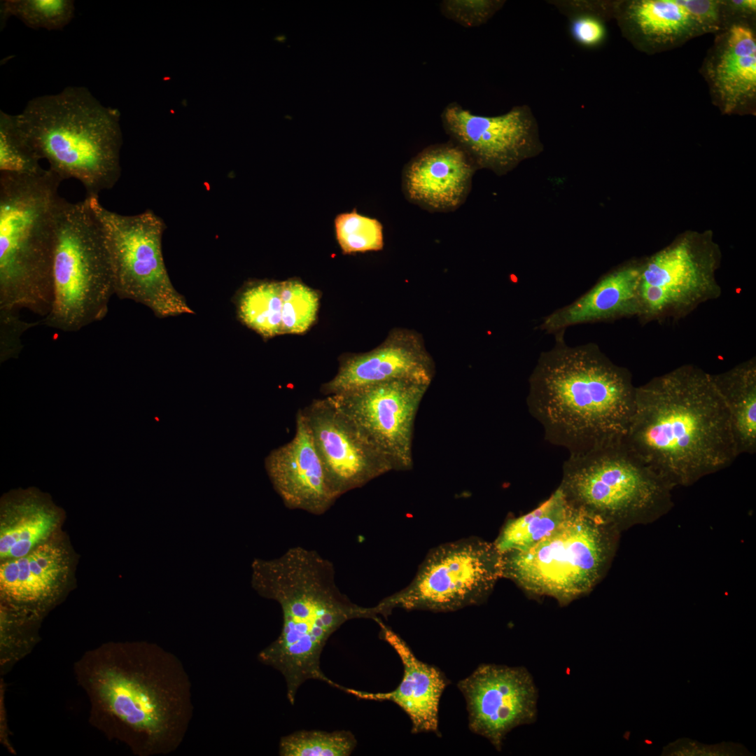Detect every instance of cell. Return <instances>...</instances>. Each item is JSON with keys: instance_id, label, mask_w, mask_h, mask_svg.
<instances>
[{"instance_id": "1", "label": "cell", "mask_w": 756, "mask_h": 756, "mask_svg": "<svg viewBox=\"0 0 756 756\" xmlns=\"http://www.w3.org/2000/svg\"><path fill=\"white\" fill-rule=\"evenodd\" d=\"M90 704L89 722L136 756L166 755L183 743L193 715L181 661L148 641L103 643L74 663Z\"/></svg>"}, {"instance_id": "2", "label": "cell", "mask_w": 756, "mask_h": 756, "mask_svg": "<svg viewBox=\"0 0 756 756\" xmlns=\"http://www.w3.org/2000/svg\"><path fill=\"white\" fill-rule=\"evenodd\" d=\"M626 443L673 487L738 457L727 407L711 374L683 365L636 387Z\"/></svg>"}, {"instance_id": "3", "label": "cell", "mask_w": 756, "mask_h": 756, "mask_svg": "<svg viewBox=\"0 0 756 756\" xmlns=\"http://www.w3.org/2000/svg\"><path fill=\"white\" fill-rule=\"evenodd\" d=\"M556 333L528 379L531 414L545 438L585 453L625 438L635 407L636 386L628 370L613 363L593 343L572 346Z\"/></svg>"}, {"instance_id": "4", "label": "cell", "mask_w": 756, "mask_h": 756, "mask_svg": "<svg viewBox=\"0 0 756 756\" xmlns=\"http://www.w3.org/2000/svg\"><path fill=\"white\" fill-rule=\"evenodd\" d=\"M251 585L281 609V633L259 652L258 659L284 676L289 702L294 704L298 689L309 680L341 690L342 686L321 670L323 650L346 622L379 618L377 606L353 603L338 588L332 562L316 550L300 546L289 548L277 558L255 559Z\"/></svg>"}, {"instance_id": "5", "label": "cell", "mask_w": 756, "mask_h": 756, "mask_svg": "<svg viewBox=\"0 0 756 756\" xmlns=\"http://www.w3.org/2000/svg\"><path fill=\"white\" fill-rule=\"evenodd\" d=\"M18 124L40 159L62 180H78L87 197L112 188L121 174L120 113L105 106L84 87L27 102L16 115Z\"/></svg>"}, {"instance_id": "6", "label": "cell", "mask_w": 756, "mask_h": 756, "mask_svg": "<svg viewBox=\"0 0 756 756\" xmlns=\"http://www.w3.org/2000/svg\"><path fill=\"white\" fill-rule=\"evenodd\" d=\"M62 179L54 172L0 173V309L46 316Z\"/></svg>"}, {"instance_id": "7", "label": "cell", "mask_w": 756, "mask_h": 756, "mask_svg": "<svg viewBox=\"0 0 756 756\" xmlns=\"http://www.w3.org/2000/svg\"><path fill=\"white\" fill-rule=\"evenodd\" d=\"M558 488L572 507L619 530L668 511L673 487L624 438L570 455Z\"/></svg>"}, {"instance_id": "8", "label": "cell", "mask_w": 756, "mask_h": 756, "mask_svg": "<svg viewBox=\"0 0 756 756\" xmlns=\"http://www.w3.org/2000/svg\"><path fill=\"white\" fill-rule=\"evenodd\" d=\"M52 302L41 324L76 332L104 318L115 294L109 253L87 198L59 202L52 264Z\"/></svg>"}, {"instance_id": "9", "label": "cell", "mask_w": 756, "mask_h": 756, "mask_svg": "<svg viewBox=\"0 0 756 756\" xmlns=\"http://www.w3.org/2000/svg\"><path fill=\"white\" fill-rule=\"evenodd\" d=\"M618 531L571 506L564 521L536 545L502 554L503 578L531 595L567 605L600 581L613 556Z\"/></svg>"}, {"instance_id": "10", "label": "cell", "mask_w": 756, "mask_h": 756, "mask_svg": "<svg viewBox=\"0 0 756 756\" xmlns=\"http://www.w3.org/2000/svg\"><path fill=\"white\" fill-rule=\"evenodd\" d=\"M86 198L105 238L115 294L145 305L160 318L194 314L174 287L164 264L162 218L151 210L119 214L102 206L98 196Z\"/></svg>"}, {"instance_id": "11", "label": "cell", "mask_w": 756, "mask_h": 756, "mask_svg": "<svg viewBox=\"0 0 756 756\" xmlns=\"http://www.w3.org/2000/svg\"><path fill=\"white\" fill-rule=\"evenodd\" d=\"M503 577V555L493 542L463 538L430 550L407 586L377 605L384 617L396 608L456 611L485 602Z\"/></svg>"}, {"instance_id": "12", "label": "cell", "mask_w": 756, "mask_h": 756, "mask_svg": "<svg viewBox=\"0 0 756 756\" xmlns=\"http://www.w3.org/2000/svg\"><path fill=\"white\" fill-rule=\"evenodd\" d=\"M430 385L393 380L328 396L388 461L393 470L412 468V438L421 402Z\"/></svg>"}, {"instance_id": "13", "label": "cell", "mask_w": 756, "mask_h": 756, "mask_svg": "<svg viewBox=\"0 0 756 756\" xmlns=\"http://www.w3.org/2000/svg\"><path fill=\"white\" fill-rule=\"evenodd\" d=\"M714 245L684 238L641 265L639 295L642 317L680 315L720 296Z\"/></svg>"}, {"instance_id": "14", "label": "cell", "mask_w": 756, "mask_h": 756, "mask_svg": "<svg viewBox=\"0 0 756 756\" xmlns=\"http://www.w3.org/2000/svg\"><path fill=\"white\" fill-rule=\"evenodd\" d=\"M441 120L450 140L468 154L477 169L503 174L541 150L537 122L527 105L486 116L451 102L444 108Z\"/></svg>"}, {"instance_id": "15", "label": "cell", "mask_w": 756, "mask_h": 756, "mask_svg": "<svg viewBox=\"0 0 756 756\" xmlns=\"http://www.w3.org/2000/svg\"><path fill=\"white\" fill-rule=\"evenodd\" d=\"M457 686L466 701L470 731L498 751L513 729L537 720L538 688L523 666L483 664Z\"/></svg>"}, {"instance_id": "16", "label": "cell", "mask_w": 756, "mask_h": 756, "mask_svg": "<svg viewBox=\"0 0 756 756\" xmlns=\"http://www.w3.org/2000/svg\"><path fill=\"white\" fill-rule=\"evenodd\" d=\"M337 497L393 470L388 461L327 396L302 409Z\"/></svg>"}, {"instance_id": "17", "label": "cell", "mask_w": 756, "mask_h": 756, "mask_svg": "<svg viewBox=\"0 0 756 756\" xmlns=\"http://www.w3.org/2000/svg\"><path fill=\"white\" fill-rule=\"evenodd\" d=\"M274 489L286 507L321 515L338 498L332 489L303 410L296 414L295 432L265 460Z\"/></svg>"}, {"instance_id": "18", "label": "cell", "mask_w": 756, "mask_h": 756, "mask_svg": "<svg viewBox=\"0 0 756 756\" xmlns=\"http://www.w3.org/2000/svg\"><path fill=\"white\" fill-rule=\"evenodd\" d=\"M434 374V362L421 336L413 330L396 329L373 350L344 358L321 391L331 396L398 379L430 385Z\"/></svg>"}, {"instance_id": "19", "label": "cell", "mask_w": 756, "mask_h": 756, "mask_svg": "<svg viewBox=\"0 0 756 756\" xmlns=\"http://www.w3.org/2000/svg\"><path fill=\"white\" fill-rule=\"evenodd\" d=\"M477 169L452 141L430 145L405 166L402 191L408 201L425 210L453 211L466 200Z\"/></svg>"}, {"instance_id": "20", "label": "cell", "mask_w": 756, "mask_h": 756, "mask_svg": "<svg viewBox=\"0 0 756 756\" xmlns=\"http://www.w3.org/2000/svg\"><path fill=\"white\" fill-rule=\"evenodd\" d=\"M69 564L66 550L50 541L24 556L3 561L1 606L42 619L63 595Z\"/></svg>"}, {"instance_id": "21", "label": "cell", "mask_w": 756, "mask_h": 756, "mask_svg": "<svg viewBox=\"0 0 756 756\" xmlns=\"http://www.w3.org/2000/svg\"><path fill=\"white\" fill-rule=\"evenodd\" d=\"M374 621L380 627V637L400 657L404 668L401 682L388 692H368L344 687L342 691L360 699L391 701L409 716L412 733L438 734L440 700L449 680L437 667L418 659L405 641L385 625L380 617Z\"/></svg>"}, {"instance_id": "22", "label": "cell", "mask_w": 756, "mask_h": 756, "mask_svg": "<svg viewBox=\"0 0 756 756\" xmlns=\"http://www.w3.org/2000/svg\"><path fill=\"white\" fill-rule=\"evenodd\" d=\"M723 5L713 0H636L624 4L620 19L641 40L669 46L718 29Z\"/></svg>"}, {"instance_id": "23", "label": "cell", "mask_w": 756, "mask_h": 756, "mask_svg": "<svg viewBox=\"0 0 756 756\" xmlns=\"http://www.w3.org/2000/svg\"><path fill=\"white\" fill-rule=\"evenodd\" d=\"M640 268L629 265L608 274L577 300L545 316L540 328L556 333L578 324L641 317Z\"/></svg>"}, {"instance_id": "24", "label": "cell", "mask_w": 756, "mask_h": 756, "mask_svg": "<svg viewBox=\"0 0 756 756\" xmlns=\"http://www.w3.org/2000/svg\"><path fill=\"white\" fill-rule=\"evenodd\" d=\"M62 517L49 496L35 488L6 494L1 501V560L24 556L48 541Z\"/></svg>"}, {"instance_id": "25", "label": "cell", "mask_w": 756, "mask_h": 756, "mask_svg": "<svg viewBox=\"0 0 756 756\" xmlns=\"http://www.w3.org/2000/svg\"><path fill=\"white\" fill-rule=\"evenodd\" d=\"M708 72L725 112H732L753 99L756 92V40L749 27L735 24L727 30Z\"/></svg>"}, {"instance_id": "26", "label": "cell", "mask_w": 756, "mask_h": 756, "mask_svg": "<svg viewBox=\"0 0 756 756\" xmlns=\"http://www.w3.org/2000/svg\"><path fill=\"white\" fill-rule=\"evenodd\" d=\"M712 380L729 413L738 456L756 451V361L750 358Z\"/></svg>"}, {"instance_id": "27", "label": "cell", "mask_w": 756, "mask_h": 756, "mask_svg": "<svg viewBox=\"0 0 756 756\" xmlns=\"http://www.w3.org/2000/svg\"><path fill=\"white\" fill-rule=\"evenodd\" d=\"M570 508L558 488L533 510L509 519L493 543L501 554L528 549L554 531L566 518Z\"/></svg>"}, {"instance_id": "28", "label": "cell", "mask_w": 756, "mask_h": 756, "mask_svg": "<svg viewBox=\"0 0 756 756\" xmlns=\"http://www.w3.org/2000/svg\"><path fill=\"white\" fill-rule=\"evenodd\" d=\"M237 309L239 320L262 337L283 334L281 282L249 283L237 297Z\"/></svg>"}, {"instance_id": "29", "label": "cell", "mask_w": 756, "mask_h": 756, "mask_svg": "<svg viewBox=\"0 0 756 756\" xmlns=\"http://www.w3.org/2000/svg\"><path fill=\"white\" fill-rule=\"evenodd\" d=\"M33 615L1 606L0 673L10 672L31 652L39 640L41 621Z\"/></svg>"}, {"instance_id": "30", "label": "cell", "mask_w": 756, "mask_h": 756, "mask_svg": "<svg viewBox=\"0 0 756 756\" xmlns=\"http://www.w3.org/2000/svg\"><path fill=\"white\" fill-rule=\"evenodd\" d=\"M357 741L349 731L302 730L281 738V756H349Z\"/></svg>"}, {"instance_id": "31", "label": "cell", "mask_w": 756, "mask_h": 756, "mask_svg": "<svg viewBox=\"0 0 756 756\" xmlns=\"http://www.w3.org/2000/svg\"><path fill=\"white\" fill-rule=\"evenodd\" d=\"M71 0H6L1 3V21L10 16L33 29L60 30L74 16Z\"/></svg>"}, {"instance_id": "32", "label": "cell", "mask_w": 756, "mask_h": 756, "mask_svg": "<svg viewBox=\"0 0 756 756\" xmlns=\"http://www.w3.org/2000/svg\"><path fill=\"white\" fill-rule=\"evenodd\" d=\"M22 131L16 115L0 111V173L34 174L43 168Z\"/></svg>"}, {"instance_id": "33", "label": "cell", "mask_w": 756, "mask_h": 756, "mask_svg": "<svg viewBox=\"0 0 756 756\" xmlns=\"http://www.w3.org/2000/svg\"><path fill=\"white\" fill-rule=\"evenodd\" d=\"M336 240L344 254L380 251L384 247L382 223L358 213L356 209L337 214L334 219Z\"/></svg>"}, {"instance_id": "34", "label": "cell", "mask_w": 756, "mask_h": 756, "mask_svg": "<svg viewBox=\"0 0 756 756\" xmlns=\"http://www.w3.org/2000/svg\"><path fill=\"white\" fill-rule=\"evenodd\" d=\"M281 321L283 334H301L316 320L319 296L300 280L281 281Z\"/></svg>"}, {"instance_id": "35", "label": "cell", "mask_w": 756, "mask_h": 756, "mask_svg": "<svg viewBox=\"0 0 756 756\" xmlns=\"http://www.w3.org/2000/svg\"><path fill=\"white\" fill-rule=\"evenodd\" d=\"M557 4L569 16L570 33L575 41L587 48L595 47L603 41L606 29L593 3L567 1Z\"/></svg>"}, {"instance_id": "36", "label": "cell", "mask_w": 756, "mask_h": 756, "mask_svg": "<svg viewBox=\"0 0 756 756\" xmlns=\"http://www.w3.org/2000/svg\"><path fill=\"white\" fill-rule=\"evenodd\" d=\"M500 0H444L440 4L442 15L465 27L486 23L505 4Z\"/></svg>"}, {"instance_id": "37", "label": "cell", "mask_w": 756, "mask_h": 756, "mask_svg": "<svg viewBox=\"0 0 756 756\" xmlns=\"http://www.w3.org/2000/svg\"><path fill=\"white\" fill-rule=\"evenodd\" d=\"M41 324V321L27 322L16 310L0 309V362L18 358L23 346L22 336L29 328Z\"/></svg>"}, {"instance_id": "38", "label": "cell", "mask_w": 756, "mask_h": 756, "mask_svg": "<svg viewBox=\"0 0 756 756\" xmlns=\"http://www.w3.org/2000/svg\"><path fill=\"white\" fill-rule=\"evenodd\" d=\"M750 753L742 745L733 743L707 746L687 738L679 739L668 744L663 750L664 755H748Z\"/></svg>"}, {"instance_id": "39", "label": "cell", "mask_w": 756, "mask_h": 756, "mask_svg": "<svg viewBox=\"0 0 756 756\" xmlns=\"http://www.w3.org/2000/svg\"><path fill=\"white\" fill-rule=\"evenodd\" d=\"M730 4L734 8L741 11L753 12L756 8L755 0H734L730 1Z\"/></svg>"}]
</instances>
